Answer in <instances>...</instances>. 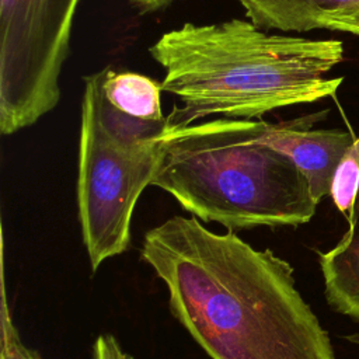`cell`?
Masks as SVG:
<instances>
[{"mask_svg":"<svg viewBox=\"0 0 359 359\" xmlns=\"http://www.w3.org/2000/svg\"><path fill=\"white\" fill-rule=\"evenodd\" d=\"M140 258L168 307L210 359H335L328 332L296 287L293 266L236 231L172 216L147 230Z\"/></svg>","mask_w":359,"mask_h":359,"instance_id":"cell-1","label":"cell"},{"mask_svg":"<svg viewBox=\"0 0 359 359\" xmlns=\"http://www.w3.org/2000/svg\"><path fill=\"white\" fill-rule=\"evenodd\" d=\"M149 53L164 70L163 91L181 101L165 116L168 129L215 115L261 118L331 97L344 80L325 77L344 59L341 41L269 34L241 18L185 22Z\"/></svg>","mask_w":359,"mask_h":359,"instance_id":"cell-2","label":"cell"},{"mask_svg":"<svg viewBox=\"0 0 359 359\" xmlns=\"http://www.w3.org/2000/svg\"><path fill=\"white\" fill-rule=\"evenodd\" d=\"M265 121L216 118L168 129L151 180L201 222L227 230L300 226L318 202L296 164L261 140Z\"/></svg>","mask_w":359,"mask_h":359,"instance_id":"cell-3","label":"cell"},{"mask_svg":"<svg viewBox=\"0 0 359 359\" xmlns=\"http://www.w3.org/2000/svg\"><path fill=\"white\" fill-rule=\"evenodd\" d=\"M102 70L84 77L77 167V216L91 271L130 247L139 196L151 184L167 118L149 121L111 105Z\"/></svg>","mask_w":359,"mask_h":359,"instance_id":"cell-4","label":"cell"},{"mask_svg":"<svg viewBox=\"0 0 359 359\" xmlns=\"http://www.w3.org/2000/svg\"><path fill=\"white\" fill-rule=\"evenodd\" d=\"M79 0H0V132L34 125L60 100Z\"/></svg>","mask_w":359,"mask_h":359,"instance_id":"cell-5","label":"cell"},{"mask_svg":"<svg viewBox=\"0 0 359 359\" xmlns=\"http://www.w3.org/2000/svg\"><path fill=\"white\" fill-rule=\"evenodd\" d=\"M325 111L283 122H266L261 140L289 157L307 178L314 199L320 203L330 195L335 170L355 140L341 129H313Z\"/></svg>","mask_w":359,"mask_h":359,"instance_id":"cell-6","label":"cell"},{"mask_svg":"<svg viewBox=\"0 0 359 359\" xmlns=\"http://www.w3.org/2000/svg\"><path fill=\"white\" fill-rule=\"evenodd\" d=\"M247 18L262 29H327L337 18L359 13V0H240Z\"/></svg>","mask_w":359,"mask_h":359,"instance_id":"cell-7","label":"cell"},{"mask_svg":"<svg viewBox=\"0 0 359 359\" xmlns=\"http://www.w3.org/2000/svg\"><path fill=\"white\" fill-rule=\"evenodd\" d=\"M328 304L359 323V203L355 202L348 230L328 251L318 254Z\"/></svg>","mask_w":359,"mask_h":359,"instance_id":"cell-8","label":"cell"},{"mask_svg":"<svg viewBox=\"0 0 359 359\" xmlns=\"http://www.w3.org/2000/svg\"><path fill=\"white\" fill-rule=\"evenodd\" d=\"M101 91L111 105L128 115L149 121L165 118L161 111V83L144 74L105 67Z\"/></svg>","mask_w":359,"mask_h":359,"instance_id":"cell-9","label":"cell"},{"mask_svg":"<svg viewBox=\"0 0 359 359\" xmlns=\"http://www.w3.org/2000/svg\"><path fill=\"white\" fill-rule=\"evenodd\" d=\"M359 194V137H355L341 158L331 184L330 196L341 213L349 219Z\"/></svg>","mask_w":359,"mask_h":359,"instance_id":"cell-10","label":"cell"},{"mask_svg":"<svg viewBox=\"0 0 359 359\" xmlns=\"http://www.w3.org/2000/svg\"><path fill=\"white\" fill-rule=\"evenodd\" d=\"M1 359H42L36 351L28 348L21 341L8 313L4 293L1 303Z\"/></svg>","mask_w":359,"mask_h":359,"instance_id":"cell-11","label":"cell"},{"mask_svg":"<svg viewBox=\"0 0 359 359\" xmlns=\"http://www.w3.org/2000/svg\"><path fill=\"white\" fill-rule=\"evenodd\" d=\"M91 359H133L125 352L116 338L111 334H101L95 338L91 349Z\"/></svg>","mask_w":359,"mask_h":359,"instance_id":"cell-12","label":"cell"},{"mask_svg":"<svg viewBox=\"0 0 359 359\" xmlns=\"http://www.w3.org/2000/svg\"><path fill=\"white\" fill-rule=\"evenodd\" d=\"M327 29L331 31H341V32H348L351 35L359 36V13L337 18L331 21L327 27Z\"/></svg>","mask_w":359,"mask_h":359,"instance_id":"cell-13","label":"cell"},{"mask_svg":"<svg viewBox=\"0 0 359 359\" xmlns=\"http://www.w3.org/2000/svg\"><path fill=\"white\" fill-rule=\"evenodd\" d=\"M172 1L174 0H129V3L142 14L158 11L171 4Z\"/></svg>","mask_w":359,"mask_h":359,"instance_id":"cell-14","label":"cell"},{"mask_svg":"<svg viewBox=\"0 0 359 359\" xmlns=\"http://www.w3.org/2000/svg\"><path fill=\"white\" fill-rule=\"evenodd\" d=\"M345 339H348V341L352 342V344L359 345V332H356V334H349V335L345 337Z\"/></svg>","mask_w":359,"mask_h":359,"instance_id":"cell-15","label":"cell"},{"mask_svg":"<svg viewBox=\"0 0 359 359\" xmlns=\"http://www.w3.org/2000/svg\"><path fill=\"white\" fill-rule=\"evenodd\" d=\"M356 202L359 203V194H358V198H356Z\"/></svg>","mask_w":359,"mask_h":359,"instance_id":"cell-16","label":"cell"}]
</instances>
